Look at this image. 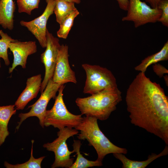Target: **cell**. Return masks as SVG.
Returning <instances> with one entry per match:
<instances>
[{
    "instance_id": "29",
    "label": "cell",
    "mask_w": 168,
    "mask_h": 168,
    "mask_svg": "<svg viewBox=\"0 0 168 168\" xmlns=\"http://www.w3.org/2000/svg\"><path fill=\"white\" fill-rule=\"evenodd\" d=\"M168 75H166L165 76H164V80H165V82H166V85H167V86H168Z\"/></svg>"
},
{
    "instance_id": "2",
    "label": "cell",
    "mask_w": 168,
    "mask_h": 168,
    "mask_svg": "<svg viewBox=\"0 0 168 168\" xmlns=\"http://www.w3.org/2000/svg\"><path fill=\"white\" fill-rule=\"evenodd\" d=\"M122 100L121 92L117 87L105 89L88 97L77 98L75 102L82 115L104 121L108 119Z\"/></svg>"
},
{
    "instance_id": "1",
    "label": "cell",
    "mask_w": 168,
    "mask_h": 168,
    "mask_svg": "<svg viewBox=\"0 0 168 168\" xmlns=\"http://www.w3.org/2000/svg\"><path fill=\"white\" fill-rule=\"evenodd\" d=\"M125 100L131 123L168 145V97L160 85L140 72L128 87Z\"/></svg>"
},
{
    "instance_id": "14",
    "label": "cell",
    "mask_w": 168,
    "mask_h": 168,
    "mask_svg": "<svg viewBox=\"0 0 168 168\" xmlns=\"http://www.w3.org/2000/svg\"><path fill=\"white\" fill-rule=\"evenodd\" d=\"M168 154V146L166 145L163 150L159 154L152 153L149 155L148 158L145 161H138L132 160L127 158L124 154L121 153L113 154L114 156L122 163L123 168H145L151 162L160 157Z\"/></svg>"
},
{
    "instance_id": "15",
    "label": "cell",
    "mask_w": 168,
    "mask_h": 168,
    "mask_svg": "<svg viewBox=\"0 0 168 168\" xmlns=\"http://www.w3.org/2000/svg\"><path fill=\"white\" fill-rule=\"evenodd\" d=\"M16 4L13 0H0V25L4 29L14 28Z\"/></svg>"
},
{
    "instance_id": "24",
    "label": "cell",
    "mask_w": 168,
    "mask_h": 168,
    "mask_svg": "<svg viewBox=\"0 0 168 168\" xmlns=\"http://www.w3.org/2000/svg\"><path fill=\"white\" fill-rule=\"evenodd\" d=\"M157 8L161 11V14L158 21L166 27H168V0H161L158 3Z\"/></svg>"
},
{
    "instance_id": "25",
    "label": "cell",
    "mask_w": 168,
    "mask_h": 168,
    "mask_svg": "<svg viewBox=\"0 0 168 168\" xmlns=\"http://www.w3.org/2000/svg\"><path fill=\"white\" fill-rule=\"evenodd\" d=\"M152 68L154 72L160 78L163 77L164 74H168V70L160 64H154Z\"/></svg>"
},
{
    "instance_id": "11",
    "label": "cell",
    "mask_w": 168,
    "mask_h": 168,
    "mask_svg": "<svg viewBox=\"0 0 168 168\" xmlns=\"http://www.w3.org/2000/svg\"><path fill=\"white\" fill-rule=\"evenodd\" d=\"M55 83L64 84L68 82H77L75 73L70 67L68 61V47L61 45L59 50L52 78Z\"/></svg>"
},
{
    "instance_id": "20",
    "label": "cell",
    "mask_w": 168,
    "mask_h": 168,
    "mask_svg": "<svg viewBox=\"0 0 168 168\" xmlns=\"http://www.w3.org/2000/svg\"><path fill=\"white\" fill-rule=\"evenodd\" d=\"M32 147L30 156L29 159L26 162L21 164H12L7 161H5L4 166L7 168H41V164L45 156H43L38 158H35L33 155V148L34 140H31Z\"/></svg>"
},
{
    "instance_id": "26",
    "label": "cell",
    "mask_w": 168,
    "mask_h": 168,
    "mask_svg": "<svg viewBox=\"0 0 168 168\" xmlns=\"http://www.w3.org/2000/svg\"><path fill=\"white\" fill-rule=\"evenodd\" d=\"M120 8L124 11H127L129 4V0H116Z\"/></svg>"
},
{
    "instance_id": "23",
    "label": "cell",
    "mask_w": 168,
    "mask_h": 168,
    "mask_svg": "<svg viewBox=\"0 0 168 168\" xmlns=\"http://www.w3.org/2000/svg\"><path fill=\"white\" fill-rule=\"evenodd\" d=\"M40 0H16L18 11L30 15L32 11L39 7Z\"/></svg>"
},
{
    "instance_id": "27",
    "label": "cell",
    "mask_w": 168,
    "mask_h": 168,
    "mask_svg": "<svg viewBox=\"0 0 168 168\" xmlns=\"http://www.w3.org/2000/svg\"><path fill=\"white\" fill-rule=\"evenodd\" d=\"M161 0H145L146 2L149 3L151 7L153 8H156L158 4Z\"/></svg>"
},
{
    "instance_id": "28",
    "label": "cell",
    "mask_w": 168,
    "mask_h": 168,
    "mask_svg": "<svg viewBox=\"0 0 168 168\" xmlns=\"http://www.w3.org/2000/svg\"><path fill=\"white\" fill-rule=\"evenodd\" d=\"M66 1H68V2H72L74 3H75L77 4H79L81 2L80 0H65Z\"/></svg>"
},
{
    "instance_id": "6",
    "label": "cell",
    "mask_w": 168,
    "mask_h": 168,
    "mask_svg": "<svg viewBox=\"0 0 168 168\" xmlns=\"http://www.w3.org/2000/svg\"><path fill=\"white\" fill-rule=\"evenodd\" d=\"M78 133L79 131L74 128L65 127L59 130L57 138L53 141L43 145L47 150L54 154L55 160L51 165L52 168H70L74 162V159L71 158L70 155L75 152L73 150H69L66 142L68 138Z\"/></svg>"
},
{
    "instance_id": "21",
    "label": "cell",
    "mask_w": 168,
    "mask_h": 168,
    "mask_svg": "<svg viewBox=\"0 0 168 168\" xmlns=\"http://www.w3.org/2000/svg\"><path fill=\"white\" fill-rule=\"evenodd\" d=\"M79 14L77 10L67 16L60 24V28L57 32L58 36L60 38L66 39L72 26L75 18Z\"/></svg>"
},
{
    "instance_id": "7",
    "label": "cell",
    "mask_w": 168,
    "mask_h": 168,
    "mask_svg": "<svg viewBox=\"0 0 168 168\" xmlns=\"http://www.w3.org/2000/svg\"><path fill=\"white\" fill-rule=\"evenodd\" d=\"M127 15L122 21L133 22L135 28L148 23L157 22L161 14L158 8H153L141 0H129Z\"/></svg>"
},
{
    "instance_id": "18",
    "label": "cell",
    "mask_w": 168,
    "mask_h": 168,
    "mask_svg": "<svg viewBox=\"0 0 168 168\" xmlns=\"http://www.w3.org/2000/svg\"><path fill=\"white\" fill-rule=\"evenodd\" d=\"M73 141L72 146L73 150L77 155V157L70 168H87L94 166H100L103 165L102 161L97 159L95 161H90L83 157L80 152L82 145L81 141L79 140H75Z\"/></svg>"
},
{
    "instance_id": "4",
    "label": "cell",
    "mask_w": 168,
    "mask_h": 168,
    "mask_svg": "<svg viewBox=\"0 0 168 168\" xmlns=\"http://www.w3.org/2000/svg\"><path fill=\"white\" fill-rule=\"evenodd\" d=\"M65 87L64 84L60 86L53 107L46 110L44 120V127L52 126L59 130L65 127L75 128L81 122L83 119L81 114H73L67 108L63 98Z\"/></svg>"
},
{
    "instance_id": "13",
    "label": "cell",
    "mask_w": 168,
    "mask_h": 168,
    "mask_svg": "<svg viewBox=\"0 0 168 168\" xmlns=\"http://www.w3.org/2000/svg\"><path fill=\"white\" fill-rule=\"evenodd\" d=\"M42 80L40 74L27 79L26 88L15 102L14 105L16 110H23L30 101L36 97L40 90Z\"/></svg>"
},
{
    "instance_id": "8",
    "label": "cell",
    "mask_w": 168,
    "mask_h": 168,
    "mask_svg": "<svg viewBox=\"0 0 168 168\" xmlns=\"http://www.w3.org/2000/svg\"><path fill=\"white\" fill-rule=\"evenodd\" d=\"M62 85L54 82L52 78L50 79L39 99L35 103L28 107V108H31L29 111L19 114L20 121L17 123L16 130L19 129L22 123L26 119L33 116L38 118L40 125L44 128V120L47 105L52 98L55 99L56 94Z\"/></svg>"
},
{
    "instance_id": "19",
    "label": "cell",
    "mask_w": 168,
    "mask_h": 168,
    "mask_svg": "<svg viewBox=\"0 0 168 168\" xmlns=\"http://www.w3.org/2000/svg\"><path fill=\"white\" fill-rule=\"evenodd\" d=\"M54 8L56 21L60 25L70 14L77 9L75 3L65 0H55Z\"/></svg>"
},
{
    "instance_id": "12",
    "label": "cell",
    "mask_w": 168,
    "mask_h": 168,
    "mask_svg": "<svg viewBox=\"0 0 168 168\" xmlns=\"http://www.w3.org/2000/svg\"><path fill=\"white\" fill-rule=\"evenodd\" d=\"M9 49L13 56V63L9 69L10 73L19 65L23 69L25 68L28 56L37 51L36 42L33 41H21L15 40L10 43Z\"/></svg>"
},
{
    "instance_id": "3",
    "label": "cell",
    "mask_w": 168,
    "mask_h": 168,
    "mask_svg": "<svg viewBox=\"0 0 168 168\" xmlns=\"http://www.w3.org/2000/svg\"><path fill=\"white\" fill-rule=\"evenodd\" d=\"M96 118L86 116L83 117L81 123L74 128L80 131L77 138L81 140H86L89 145L95 149L97 159L102 161L105 156L109 154L128 152L127 150L116 146L113 143L100 128Z\"/></svg>"
},
{
    "instance_id": "17",
    "label": "cell",
    "mask_w": 168,
    "mask_h": 168,
    "mask_svg": "<svg viewBox=\"0 0 168 168\" xmlns=\"http://www.w3.org/2000/svg\"><path fill=\"white\" fill-rule=\"evenodd\" d=\"M168 59V41H167L159 51L145 58L139 64L135 67L134 69L141 72L145 73L147 68L151 65Z\"/></svg>"
},
{
    "instance_id": "22",
    "label": "cell",
    "mask_w": 168,
    "mask_h": 168,
    "mask_svg": "<svg viewBox=\"0 0 168 168\" xmlns=\"http://www.w3.org/2000/svg\"><path fill=\"white\" fill-rule=\"evenodd\" d=\"M0 58H2L4 60L5 65L8 66L10 64L7 50L10 43L15 40L7 33L4 32L2 30H0Z\"/></svg>"
},
{
    "instance_id": "9",
    "label": "cell",
    "mask_w": 168,
    "mask_h": 168,
    "mask_svg": "<svg viewBox=\"0 0 168 168\" xmlns=\"http://www.w3.org/2000/svg\"><path fill=\"white\" fill-rule=\"evenodd\" d=\"M46 38V49L40 56L41 61L44 64L45 68L44 76L40 90L41 93L53 77L58 53L61 45L58 39L54 37L47 29Z\"/></svg>"
},
{
    "instance_id": "16",
    "label": "cell",
    "mask_w": 168,
    "mask_h": 168,
    "mask_svg": "<svg viewBox=\"0 0 168 168\" xmlns=\"http://www.w3.org/2000/svg\"><path fill=\"white\" fill-rule=\"evenodd\" d=\"M16 112L14 105L0 106V146L9 135L8 124L12 116Z\"/></svg>"
},
{
    "instance_id": "5",
    "label": "cell",
    "mask_w": 168,
    "mask_h": 168,
    "mask_svg": "<svg viewBox=\"0 0 168 168\" xmlns=\"http://www.w3.org/2000/svg\"><path fill=\"white\" fill-rule=\"evenodd\" d=\"M82 66L86 75L84 93L92 95L107 88L117 87L115 77L107 68L87 63Z\"/></svg>"
},
{
    "instance_id": "30",
    "label": "cell",
    "mask_w": 168,
    "mask_h": 168,
    "mask_svg": "<svg viewBox=\"0 0 168 168\" xmlns=\"http://www.w3.org/2000/svg\"><path fill=\"white\" fill-rule=\"evenodd\" d=\"M1 67V63H0V68Z\"/></svg>"
},
{
    "instance_id": "10",
    "label": "cell",
    "mask_w": 168,
    "mask_h": 168,
    "mask_svg": "<svg viewBox=\"0 0 168 168\" xmlns=\"http://www.w3.org/2000/svg\"><path fill=\"white\" fill-rule=\"evenodd\" d=\"M46 6L42 14L35 19L30 21H21V26L27 28L35 37L41 46L45 48L46 46V33L47 21L54 13L55 0H45Z\"/></svg>"
}]
</instances>
